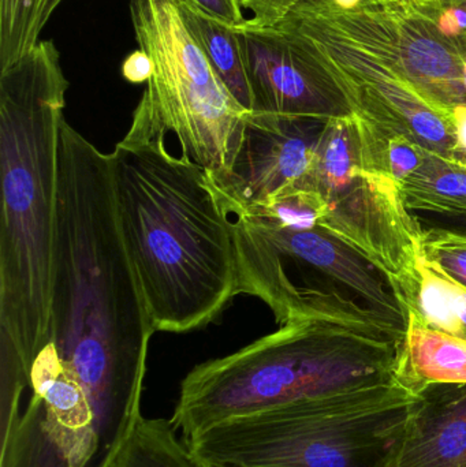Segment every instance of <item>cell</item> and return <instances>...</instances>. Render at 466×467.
I'll return each mask as SVG.
<instances>
[{
    "label": "cell",
    "instance_id": "obj_1",
    "mask_svg": "<svg viewBox=\"0 0 466 467\" xmlns=\"http://www.w3.org/2000/svg\"><path fill=\"white\" fill-rule=\"evenodd\" d=\"M118 226L156 332L210 324L238 294L233 223L207 172L166 134L129 130L109 155Z\"/></svg>",
    "mask_w": 466,
    "mask_h": 467
},
{
    "label": "cell",
    "instance_id": "obj_2",
    "mask_svg": "<svg viewBox=\"0 0 466 467\" xmlns=\"http://www.w3.org/2000/svg\"><path fill=\"white\" fill-rule=\"evenodd\" d=\"M57 166L49 342L73 367L144 389L156 329L118 226L109 155L65 119Z\"/></svg>",
    "mask_w": 466,
    "mask_h": 467
},
{
    "label": "cell",
    "instance_id": "obj_3",
    "mask_svg": "<svg viewBox=\"0 0 466 467\" xmlns=\"http://www.w3.org/2000/svg\"><path fill=\"white\" fill-rule=\"evenodd\" d=\"M67 88L51 40L0 70V376L24 370L49 342Z\"/></svg>",
    "mask_w": 466,
    "mask_h": 467
},
{
    "label": "cell",
    "instance_id": "obj_4",
    "mask_svg": "<svg viewBox=\"0 0 466 467\" xmlns=\"http://www.w3.org/2000/svg\"><path fill=\"white\" fill-rule=\"evenodd\" d=\"M404 337L379 318H304L194 367L171 422L185 441L213 425L282 406L399 383Z\"/></svg>",
    "mask_w": 466,
    "mask_h": 467
},
{
    "label": "cell",
    "instance_id": "obj_5",
    "mask_svg": "<svg viewBox=\"0 0 466 467\" xmlns=\"http://www.w3.org/2000/svg\"><path fill=\"white\" fill-rule=\"evenodd\" d=\"M415 397L386 384L227 420L186 443L204 467H396Z\"/></svg>",
    "mask_w": 466,
    "mask_h": 467
},
{
    "label": "cell",
    "instance_id": "obj_6",
    "mask_svg": "<svg viewBox=\"0 0 466 467\" xmlns=\"http://www.w3.org/2000/svg\"><path fill=\"white\" fill-rule=\"evenodd\" d=\"M139 48L152 63L129 130L172 133L181 156L208 175L230 169L249 112L233 98L183 22L177 0H130Z\"/></svg>",
    "mask_w": 466,
    "mask_h": 467
},
{
    "label": "cell",
    "instance_id": "obj_7",
    "mask_svg": "<svg viewBox=\"0 0 466 467\" xmlns=\"http://www.w3.org/2000/svg\"><path fill=\"white\" fill-rule=\"evenodd\" d=\"M232 223L238 294L262 299L279 326L316 318L341 285L407 332V312L385 275L319 222L240 215Z\"/></svg>",
    "mask_w": 466,
    "mask_h": 467
},
{
    "label": "cell",
    "instance_id": "obj_8",
    "mask_svg": "<svg viewBox=\"0 0 466 467\" xmlns=\"http://www.w3.org/2000/svg\"><path fill=\"white\" fill-rule=\"evenodd\" d=\"M295 189L323 200L320 226L379 269L407 312L418 293L423 230L399 186L372 164L357 117L328 120L314 164Z\"/></svg>",
    "mask_w": 466,
    "mask_h": 467
},
{
    "label": "cell",
    "instance_id": "obj_9",
    "mask_svg": "<svg viewBox=\"0 0 466 467\" xmlns=\"http://www.w3.org/2000/svg\"><path fill=\"white\" fill-rule=\"evenodd\" d=\"M328 120L249 112L230 169L207 174L224 213L248 215L295 191L314 164Z\"/></svg>",
    "mask_w": 466,
    "mask_h": 467
},
{
    "label": "cell",
    "instance_id": "obj_10",
    "mask_svg": "<svg viewBox=\"0 0 466 467\" xmlns=\"http://www.w3.org/2000/svg\"><path fill=\"white\" fill-rule=\"evenodd\" d=\"M254 95L252 112L292 117H356L341 92L275 26H237Z\"/></svg>",
    "mask_w": 466,
    "mask_h": 467
},
{
    "label": "cell",
    "instance_id": "obj_11",
    "mask_svg": "<svg viewBox=\"0 0 466 467\" xmlns=\"http://www.w3.org/2000/svg\"><path fill=\"white\" fill-rule=\"evenodd\" d=\"M396 467H466V383L416 394Z\"/></svg>",
    "mask_w": 466,
    "mask_h": 467
},
{
    "label": "cell",
    "instance_id": "obj_12",
    "mask_svg": "<svg viewBox=\"0 0 466 467\" xmlns=\"http://www.w3.org/2000/svg\"><path fill=\"white\" fill-rule=\"evenodd\" d=\"M399 345L396 379L412 394L437 383H466V339L430 328L413 313Z\"/></svg>",
    "mask_w": 466,
    "mask_h": 467
},
{
    "label": "cell",
    "instance_id": "obj_13",
    "mask_svg": "<svg viewBox=\"0 0 466 467\" xmlns=\"http://www.w3.org/2000/svg\"><path fill=\"white\" fill-rule=\"evenodd\" d=\"M399 192L409 213L466 216V163L426 150L420 166L401 182Z\"/></svg>",
    "mask_w": 466,
    "mask_h": 467
},
{
    "label": "cell",
    "instance_id": "obj_14",
    "mask_svg": "<svg viewBox=\"0 0 466 467\" xmlns=\"http://www.w3.org/2000/svg\"><path fill=\"white\" fill-rule=\"evenodd\" d=\"M183 22L233 98L248 112L254 95L237 26H229L199 8L178 2Z\"/></svg>",
    "mask_w": 466,
    "mask_h": 467
},
{
    "label": "cell",
    "instance_id": "obj_15",
    "mask_svg": "<svg viewBox=\"0 0 466 467\" xmlns=\"http://www.w3.org/2000/svg\"><path fill=\"white\" fill-rule=\"evenodd\" d=\"M109 467H204L171 420L140 416Z\"/></svg>",
    "mask_w": 466,
    "mask_h": 467
},
{
    "label": "cell",
    "instance_id": "obj_16",
    "mask_svg": "<svg viewBox=\"0 0 466 467\" xmlns=\"http://www.w3.org/2000/svg\"><path fill=\"white\" fill-rule=\"evenodd\" d=\"M430 328L466 339V288L446 276L421 254L419 288L407 307Z\"/></svg>",
    "mask_w": 466,
    "mask_h": 467
},
{
    "label": "cell",
    "instance_id": "obj_17",
    "mask_svg": "<svg viewBox=\"0 0 466 467\" xmlns=\"http://www.w3.org/2000/svg\"><path fill=\"white\" fill-rule=\"evenodd\" d=\"M62 0H0V70L21 59L40 41Z\"/></svg>",
    "mask_w": 466,
    "mask_h": 467
},
{
    "label": "cell",
    "instance_id": "obj_18",
    "mask_svg": "<svg viewBox=\"0 0 466 467\" xmlns=\"http://www.w3.org/2000/svg\"><path fill=\"white\" fill-rule=\"evenodd\" d=\"M421 254L446 276L466 288V234L421 226Z\"/></svg>",
    "mask_w": 466,
    "mask_h": 467
},
{
    "label": "cell",
    "instance_id": "obj_19",
    "mask_svg": "<svg viewBox=\"0 0 466 467\" xmlns=\"http://www.w3.org/2000/svg\"><path fill=\"white\" fill-rule=\"evenodd\" d=\"M243 10H249L248 21L256 26H275L295 5L306 0H238Z\"/></svg>",
    "mask_w": 466,
    "mask_h": 467
},
{
    "label": "cell",
    "instance_id": "obj_20",
    "mask_svg": "<svg viewBox=\"0 0 466 467\" xmlns=\"http://www.w3.org/2000/svg\"><path fill=\"white\" fill-rule=\"evenodd\" d=\"M178 2L193 5L229 26H240L246 21L238 0H178Z\"/></svg>",
    "mask_w": 466,
    "mask_h": 467
},
{
    "label": "cell",
    "instance_id": "obj_21",
    "mask_svg": "<svg viewBox=\"0 0 466 467\" xmlns=\"http://www.w3.org/2000/svg\"><path fill=\"white\" fill-rule=\"evenodd\" d=\"M122 74L131 84L148 82L152 74V63L150 57L141 49H137L126 57L122 66Z\"/></svg>",
    "mask_w": 466,
    "mask_h": 467
},
{
    "label": "cell",
    "instance_id": "obj_22",
    "mask_svg": "<svg viewBox=\"0 0 466 467\" xmlns=\"http://www.w3.org/2000/svg\"><path fill=\"white\" fill-rule=\"evenodd\" d=\"M438 27L446 37L459 38L466 32V10L457 5L443 7L438 16Z\"/></svg>",
    "mask_w": 466,
    "mask_h": 467
},
{
    "label": "cell",
    "instance_id": "obj_23",
    "mask_svg": "<svg viewBox=\"0 0 466 467\" xmlns=\"http://www.w3.org/2000/svg\"><path fill=\"white\" fill-rule=\"evenodd\" d=\"M453 123L456 129V159L466 163V106L454 109Z\"/></svg>",
    "mask_w": 466,
    "mask_h": 467
},
{
    "label": "cell",
    "instance_id": "obj_24",
    "mask_svg": "<svg viewBox=\"0 0 466 467\" xmlns=\"http://www.w3.org/2000/svg\"><path fill=\"white\" fill-rule=\"evenodd\" d=\"M420 221V219H418ZM420 222H427L426 226L440 227V229L450 230V232L466 234V216L460 218H440V216H432L431 221L421 219Z\"/></svg>",
    "mask_w": 466,
    "mask_h": 467
},
{
    "label": "cell",
    "instance_id": "obj_25",
    "mask_svg": "<svg viewBox=\"0 0 466 467\" xmlns=\"http://www.w3.org/2000/svg\"><path fill=\"white\" fill-rule=\"evenodd\" d=\"M334 2H336L339 7L350 10V8L357 7V5H360L361 0H334Z\"/></svg>",
    "mask_w": 466,
    "mask_h": 467
},
{
    "label": "cell",
    "instance_id": "obj_26",
    "mask_svg": "<svg viewBox=\"0 0 466 467\" xmlns=\"http://www.w3.org/2000/svg\"><path fill=\"white\" fill-rule=\"evenodd\" d=\"M462 71H464V84L466 88V59L464 60V66H462Z\"/></svg>",
    "mask_w": 466,
    "mask_h": 467
}]
</instances>
